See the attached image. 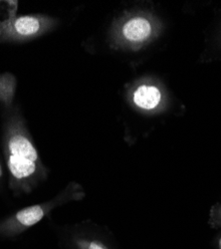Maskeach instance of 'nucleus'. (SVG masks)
Wrapping results in <instances>:
<instances>
[{
	"label": "nucleus",
	"instance_id": "10",
	"mask_svg": "<svg viewBox=\"0 0 221 249\" xmlns=\"http://www.w3.org/2000/svg\"><path fill=\"white\" fill-rule=\"evenodd\" d=\"M219 247H220V249H221V238H220V241H219Z\"/></svg>",
	"mask_w": 221,
	"mask_h": 249
},
{
	"label": "nucleus",
	"instance_id": "4",
	"mask_svg": "<svg viewBox=\"0 0 221 249\" xmlns=\"http://www.w3.org/2000/svg\"><path fill=\"white\" fill-rule=\"evenodd\" d=\"M8 148L11 156L19 157L32 161H36L38 154L31 142L21 135H16L9 141Z\"/></svg>",
	"mask_w": 221,
	"mask_h": 249
},
{
	"label": "nucleus",
	"instance_id": "9",
	"mask_svg": "<svg viewBox=\"0 0 221 249\" xmlns=\"http://www.w3.org/2000/svg\"><path fill=\"white\" fill-rule=\"evenodd\" d=\"M2 176V169H1V164H0V177Z\"/></svg>",
	"mask_w": 221,
	"mask_h": 249
},
{
	"label": "nucleus",
	"instance_id": "8",
	"mask_svg": "<svg viewBox=\"0 0 221 249\" xmlns=\"http://www.w3.org/2000/svg\"><path fill=\"white\" fill-rule=\"evenodd\" d=\"M88 249H105V248H104L101 244H100V243L94 241V242H92V243L89 244Z\"/></svg>",
	"mask_w": 221,
	"mask_h": 249
},
{
	"label": "nucleus",
	"instance_id": "5",
	"mask_svg": "<svg viewBox=\"0 0 221 249\" xmlns=\"http://www.w3.org/2000/svg\"><path fill=\"white\" fill-rule=\"evenodd\" d=\"M8 168L15 178L21 179L28 178L35 173L36 164L32 160L10 156L8 160Z\"/></svg>",
	"mask_w": 221,
	"mask_h": 249
},
{
	"label": "nucleus",
	"instance_id": "2",
	"mask_svg": "<svg viewBox=\"0 0 221 249\" xmlns=\"http://www.w3.org/2000/svg\"><path fill=\"white\" fill-rule=\"evenodd\" d=\"M44 23L42 19L36 16H22L16 18L11 23L10 27L15 35L21 37H30L41 32Z\"/></svg>",
	"mask_w": 221,
	"mask_h": 249
},
{
	"label": "nucleus",
	"instance_id": "1",
	"mask_svg": "<svg viewBox=\"0 0 221 249\" xmlns=\"http://www.w3.org/2000/svg\"><path fill=\"white\" fill-rule=\"evenodd\" d=\"M152 33V25L149 20L143 17L130 19L123 27L124 37L132 42L145 41Z\"/></svg>",
	"mask_w": 221,
	"mask_h": 249
},
{
	"label": "nucleus",
	"instance_id": "6",
	"mask_svg": "<svg viewBox=\"0 0 221 249\" xmlns=\"http://www.w3.org/2000/svg\"><path fill=\"white\" fill-rule=\"evenodd\" d=\"M16 90V78L11 73L0 74V101L9 105L13 101Z\"/></svg>",
	"mask_w": 221,
	"mask_h": 249
},
{
	"label": "nucleus",
	"instance_id": "3",
	"mask_svg": "<svg viewBox=\"0 0 221 249\" xmlns=\"http://www.w3.org/2000/svg\"><path fill=\"white\" fill-rule=\"evenodd\" d=\"M162 99V94L154 86L143 85L134 93V102L136 105L144 110L154 109Z\"/></svg>",
	"mask_w": 221,
	"mask_h": 249
},
{
	"label": "nucleus",
	"instance_id": "7",
	"mask_svg": "<svg viewBox=\"0 0 221 249\" xmlns=\"http://www.w3.org/2000/svg\"><path fill=\"white\" fill-rule=\"evenodd\" d=\"M44 216V212L40 205H33L19 211L16 214V219L24 226H32L41 220Z\"/></svg>",
	"mask_w": 221,
	"mask_h": 249
}]
</instances>
